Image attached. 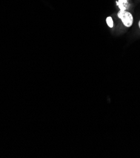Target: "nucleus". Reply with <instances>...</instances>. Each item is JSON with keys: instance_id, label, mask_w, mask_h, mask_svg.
Returning a JSON list of instances; mask_svg holds the SVG:
<instances>
[{"instance_id": "7ed1b4c3", "label": "nucleus", "mask_w": 140, "mask_h": 158, "mask_svg": "<svg viewBox=\"0 0 140 158\" xmlns=\"http://www.w3.org/2000/svg\"><path fill=\"white\" fill-rule=\"evenodd\" d=\"M106 22H107V23L108 25V26L110 28H112L113 27V20H112V19L111 17H108L106 19Z\"/></svg>"}, {"instance_id": "20e7f679", "label": "nucleus", "mask_w": 140, "mask_h": 158, "mask_svg": "<svg viewBox=\"0 0 140 158\" xmlns=\"http://www.w3.org/2000/svg\"><path fill=\"white\" fill-rule=\"evenodd\" d=\"M139 28H140V21L139 22Z\"/></svg>"}, {"instance_id": "f257e3e1", "label": "nucleus", "mask_w": 140, "mask_h": 158, "mask_svg": "<svg viewBox=\"0 0 140 158\" xmlns=\"http://www.w3.org/2000/svg\"><path fill=\"white\" fill-rule=\"evenodd\" d=\"M117 16L126 27H130L133 25V17L131 13L126 10H120L117 13Z\"/></svg>"}, {"instance_id": "f03ea898", "label": "nucleus", "mask_w": 140, "mask_h": 158, "mask_svg": "<svg viewBox=\"0 0 140 158\" xmlns=\"http://www.w3.org/2000/svg\"><path fill=\"white\" fill-rule=\"evenodd\" d=\"M116 3L120 10H126L129 8L128 0H118Z\"/></svg>"}]
</instances>
